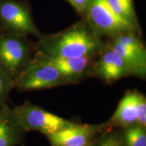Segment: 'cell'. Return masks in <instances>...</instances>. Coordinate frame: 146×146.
<instances>
[{"label": "cell", "mask_w": 146, "mask_h": 146, "mask_svg": "<svg viewBox=\"0 0 146 146\" xmlns=\"http://www.w3.org/2000/svg\"><path fill=\"white\" fill-rule=\"evenodd\" d=\"M25 132L18 124L13 109L7 102L0 104V146H16Z\"/></svg>", "instance_id": "7c38bea8"}, {"label": "cell", "mask_w": 146, "mask_h": 146, "mask_svg": "<svg viewBox=\"0 0 146 146\" xmlns=\"http://www.w3.org/2000/svg\"><path fill=\"white\" fill-rule=\"evenodd\" d=\"M14 88L15 83L14 78L0 68V104L7 102L9 95Z\"/></svg>", "instance_id": "2e32d148"}, {"label": "cell", "mask_w": 146, "mask_h": 146, "mask_svg": "<svg viewBox=\"0 0 146 146\" xmlns=\"http://www.w3.org/2000/svg\"><path fill=\"white\" fill-rule=\"evenodd\" d=\"M36 43L28 36L0 29V68L15 80L34 58Z\"/></svg>", "instance_id": "7a4b0ae2"}, {"label": "cell", "mask_w": 146, "mask_h": 146, "mask_svg": "<svg viewBox=\"0 0 146 146\" xmlns=\"http://www.w3.org/2000/svg\"><path fill=\"white\" fill-rule=\"evenodd\" d=\"M38 52L45 61L59 71L69 84L78 83L85 78L91 76L93 63L98 56L76 58L54 57L42 54L39 51Z\"/></svg>", "instance_id": "9c48e42d"}, {"label": "cell", "mask_w": 146, "mask_h": 146, "mask_svg": "<svg viewBox=\"0 0 146 146\" xmlns=\"http://www.w3.org/2000/svg\"><path fill=\"white\" fill-rule=\"evenodd\" d=\"M75 146H93V143H88V144H85V145H75Z\"/></svg>", "instance_id": "ac0fdd59"}, {"label": "cell", "mask_w": 146, "mask_h": 146, "mask_svg": "<svg viewBox=\"0 0 146 146\" xmlns=\"http://www.w3.org/2000/svg\"><path fill=\"white\" fill-rule=\"evenodd\" d=\"M12 109L18 124L25 133L38 131L47 136L76 124L29 101Z\"/></svg>", "instance_id": "277c9868"}, {"label": "cell", "mask_w": 146, "mask_h": 146, "mask_svg": "<svg viewBox=\"0 0 146 146\" xmlns=\"http://www.w3.org/2000/svg\"><path fill=\"white\" fill-rule=\"evenodd\" d=\"M106 43L118 56L130 70L131 76L145 78L146 76V50L142 47H131L120 44L108 38Z\"/></svg>", "instance_id": "8fae6325"}, {"label": "cell", "mask_w": 146, "mask_h": 146, "mask_svg": "<svg viewBox=\"0 0 146 146\" xmlns=\"http://www.w3.org/2000/svg\"><path fill=\"white\" fill-rule=\"evenodd\" d=\"M125 146H146V127L135 124L123 128Z\"/></svg>", "instance_id": "5bb4252c"}, {"label": "cell", "mask_w": 146, "mask_h": 146, "mask_svg": "<svg viewBox=\"0 0 146 146\" xmlns=\"http://www.w3.org/2000/svg\"><path fill=\"white\" fill-rule=\"evenodd\" d=\"M137 124L146 127V98L139 91H128L112 116L104 123L106 128L127 127Z\"/></svg>", "instance_id": "52a82bcc"}, {"label": "cell", "mask_w": 146, "mask_h": 146, "mask_svg": "<svg viewBox=\"0 0 146 146\" xmlns=\"http://www.w3.org/2000/svg\"><path fill=\"white\" fill-rule=\"evenodd\" d=\"M105 1L118 16L133 26L140 28L133 0H105Z\"/></svg>", "instance_id": "4fadbf2b"}, {"label": "cell", "mask_w": 146, "mask_h": 146, "mask_svg": "<svg viewBox=\"0 0 146 146\" xmlns=\"http://www.w3.org/2000/svg\"><path fill=\"white\" fill-rule=\"evenodd\" d=\"M80 16H83L91 0H66Z\"/></svg>", "instance_id": "e0dca14e"}, {"label": "cell", "mask_w": 146, "mask_h": 146, "mask_svg": "<svg viewBox=\"0 0 146 146\" xmlns=\"http://www.w3.org/2000/svg\"><path fill=\"white\" fill-rule=\"evenodd\" d=\"M101 125H75L47 135L52 146H75L92 143L94 137L105 129Z\"/></svg>", "instance_id": "30bf717a"}, {"label": "cell", "mask_w": 146, "mask_h": 146, "mask_svg": "<svg viewBox=\"0 0 146 146\" xmlns=\"http://www.w3.org/2000/svg\"><path fill=\"white\" fill-rule=\"evenodd\" d=\"M15 88L21 92L54 88L70 85L54 66L36 50L34 58L14 80Z\"/></svg>", "instance_id": "3957f363"}, {"label": "cell", "mask_w": 146, "mask_h": 146, "mask_svg": "<svg viewBox=\"0 0 146 146\" xmlns=\"http://www.w3.org/2000/svg\"><path fill=\"white\" fill-rule=\"evenodd\" d=\"M21 146H25V145H21Z\"/></svg>", "instance_id": "d6986e66"}, {"label": "cell", "mask_w": 146, "mask_h": 146, "mask_svg": "<svg viewBox=\"0 0 146 146\" xmlns=\"http://www.w3.org/2000/svg\"><path fill=\"white\" fill-rule=\"evenodd\" d=\"M129 76L131 74L127 65L106 41L105 46L93 63L91 76L98 78L104 83H112Z\"/></svg>", "instance_id": "ba28073f"}, {"label": "cell", "mask_w": 146, "mask_h": 146, "mask_svg": "<svg viewBox=\"0 0 146 146\" xmlns=\"http://www.w3.org/2000/svg\"><path fill=\"white\" fill-rule=\"evenodd\" d=\"M0 29L12 33L39 37L29 0H0Z\"/></svg>", "instance_id": "5b68a950"}, {"label": "cell", "mask_w": 146, "mask_h": 146, "mask_svg": "<svg viewBox=\"0 0 146 146\" xmlns=\"http://www.w3.org/2000/svg\"><path fill=\"white\" fill-rule=\"evenodd\" d=\"M102 132V135L96 143H93V146H125L123 137L120 133L113 132L110 128H105Z\"/></svg>", "instance_id": "9a60e30c"}, {"label": "cell", "mask_w": 146, "mask_h": 146, "mask_svg": "<svg viewBox=\"0 0 146 146\" xmlns=\"http://www.w3.org/2000/svg\"><path fill=\"white\" fill-rule=\"evenodd\" d=\"M81 18L102 38H110L127 32L140 33V28L133 26L118 16L109 8L105 0H91Z\"/></svg>", "instance_id": "8992f818"}, {"label": "cell", "mask_w": 146, "mask_h": 146, "mask_svg": "<svg viewBox=\"0 0 146 146\" xmlns=\"http://www.w3.org/2000/svg\"><path fill=\"white\" fill-rule=\"evenodd\" d=\"M37 39V50L54 57L96 56L106 45V41L83 18L62 31L41 34Z\"/></svg>", "instance_id": "6da1fadb"}]
</instances>
